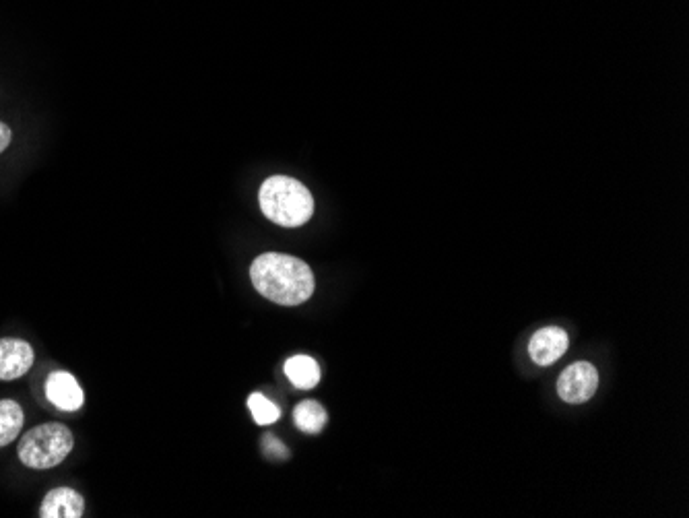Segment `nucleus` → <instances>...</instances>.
I'll list each match as a JSON object with an SVG mask.
<instances>
[{
  "label": "nucleus",
  "instance_id": "obj_1",
  "mask_svg": "<svg viewBox=\"0 0 689 518\" xmlns=\"http://www.w3.org/2000/svg\"><path fill=\"white\" fill-rule=\"evenodd\" d=\"M250 279L262 298L281 306H298L314 294V273L300 258L265 252L250 267Z\"/></svg>",
  "mask_w": 689,
  "mask_h": 518
},
{
  "label": "nucleus",
  "instance_id": "obj_2",
  "mask_svg": "<svg viewBox=\"0 0 689 518\" xmlns=\"http://www.w3.org/2000/svg\"><path fill=\"white\" fill-rule=\"evenodd\" d=\"M260 211L281 228H300L314 215L310 190L293 178L273 176L265 180L258 192Z\"/></svg>",
  "mask_w": 689,
  "mask_h": 518
},
{
  "label": "nucleus",
  "instance_id": "obj_3",
  "mask_svg": "<svg viewBox=\"0 0 689 518\" xmlns=\"http://www.w3.org/2000/svg\"><path fill=\"white\" fill-rule=\"evenodd\" d=\"M73 434L62 424H44L23 434L19 459L29 469H52L71 455Z\"/></svg>",
  "mask_w": 689,
  "mask_h": 518
},
{
  "label": "nucleus",
  "instance_id": "obj_4",
  "mask_svg": "<svg viewBox=\"0 0 689 518\" xmlns=\"http://www.w3.org/2000/svg\"><path fill=\"white\" fill-rule=\"evenodd\" d=\"M599 386V372L593 364L588 362H576L568 366L560 380H557V393H560L562 401L578 405L586 403L590 397L597 393Z\"/></svg>",
  "mask_w": 689,
  "mask_h": 518
},
{
  "label": "nucleus",
  "instance_id": "obj_5",
  "mask_svg": "<svg viewBox=\"0 0 689 518\" xmlns=\"http://www.w3.org/2000/svg\"><path fill=\"white\" fill-rule=\"evenodd\" d=\"M34 349L21 339H0V380H17L34 366Z\"/></svg>",
  "mask_w": 689,
  "mask_h": 518
},
{
  "label": "nucleus",
  "instance_id": "obj_6",
  "mask_svg": "<svg viewBox=\"0 0 689 518\" xmlns=\"http://www.w3.org/2000/svg\"><path fill=\"white\" fill-rule=\"evenodd\" d=\"M46 395L60 411H77L83 407V391L79 382L69 372H54L46 380Z\"/></svg>",
  "mask_w": 689,
  "mask_h": 518
},
{
  "label": "nucleus",
  "instance_id": "obj_7",
  "mask_svg": "<svg viewBox=\"0 0 689 518\" xmlns=\"http://www.w3.org/2000/svg\"><path fill=\"white\" fill-rule=\"evenodd\" d=\"M566 349H568V333L557 327L541 329L539 333L533 335L529 343L531 358L539 366H549L557 362L566 353Z\"/></svg>",
  "mask_w": 689,
  "mask_h": 518
},
{
  "label": "nucleus",
  "instance_id": "obj_8",
  "mask_svg": "<svg viewBox=\"0 0 689 518\" xmlns=\"http://www.w3.org/2000/svg\"><path fill=\"white\" fill-rule=\"evenodd\" d=\"M85 512V500L71 488H56L46 494L40 516L42 518H81Z\"/></svg>",
  "mask_w": 689,
  "mask_h": 518
},
{
  "label": "nucleus",
  "instance_id": "obj_9",
  "mask_svg": "<svg viewBox=\"0 0 689 518\" xmlns=\"http://www.w3.org/2000/svg\"><path fill=\"white\" fill-rule=\"evenodd\" d=\"M285 376L293 382V386L310 391L320 382V368L308 355H295V358L285 362Z\"/></svg>",
  "mask_w": 689,
  "mask_h": 518
},
{
  "label": "nucleus",
  "instance_id": "obj_10",
  "mask_svg": "<svg viewBox=\"0 0 689 518\" xmlns=\"http://www.w3.org/2000/svg\"><path fill=\"white\" fill-rule=\"evenodd\" d=\"M23 428V409L17 401H0V448L11 444Z\"/></svg>",
  "mask_w": 689,
  "mask_h": 518
},
{
  "label": "nucleus",
  "instance_id": "obj_11",
  "mask_svg": "<svg viewBox=\"0 0 689 518\" xmlns=\"http://www.w3.org/2000/svg\"><path fill=\"white\" fill-rule=\"evenodd\" d=\"M295 426L306 434H318L326 426V411L316 401H304L293 411Z\"/></svg>",
  "mask_w": 689,
  "mask_h": 518
},
{
  "label": "nucleus",
  "instance_id": "obj_12",
  "mask_svg": "<svg viewBox=\"0 0 689 518\" xmlns=\"http://www.w3.org/2000/svg\"><path fill=\"white\" fill-rule=\"evenodd\" d=\"M248 407L254 415V422L258 426H269V424H275L277 419L281 417V409L271 403L267 397H262L258 393H254L250 399H248Z\"/></svg>",
  "mask_w": 689,
  "mask_h": 518
},
{
  "label": "nucleus",
  "instance_id": "obj_13",
  "mask_svg": "<svg viewBox=\"0 0 689 518\" xmlns=\"http://www.w3.org/2000/svg\"><path fill=\"white\" fill-rule=\"evenodd\" d=\"M265 452H267L271 459H287L289 457L287 448L279 440H275L273 436L265 438Z\"/></svg>",
  "mask_w": 689,
  "mask_h": 518
},
{
  "label": "nucleus",
  "instance_id": "obj_14",
  "mask_svg": "<svg viewBox=\"0 0 689 518\" xmlns=\"http://www.w3.org/2000/svg\"><path fill=\"white\" fill-rule=\"evenodd\" d=\"M11 139H13L11 128L5 122H0V153H3L11 145Z\"/></svg>",
  "mask_w": 689,
  "mask_h": 518
}]
</instances>
